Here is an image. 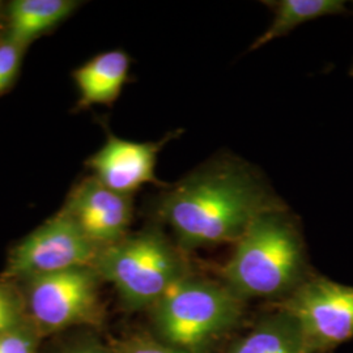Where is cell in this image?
<instances>
[{
    "label": "cell",
    "mask_w": 353,
    "mask_h": 353,
    "mask_svg": "<svg viewBox=\"0 0 353 353\" xmlns=\"http://www.w3.org/2000/svg\"><path fill=\"white\" fill-rule=\"evenodd\" d=\"M284 203L252 166L217 160L199 166L156 202V214L183 249L236 243L265 210Z\"/></svg>",
    "instance_id": "obj_1"
},
{
    "label": "cell",
    "mask_w": 353,
    "mask_h": 353,
    "mask_svg": "<svg viewBox=\"0 0 353 353\" xmlns=\"http://www.w3.org/2000/svg\"><path fill=\"white\" fill-rule=\"evenodd\" d=\"M305 243L285 204L258 214L240 240L221 278L242 300L290 294L306 275Z\"/></svg>",
    "instance_id": "obj_2"
},
{
    "label": "cell",
    "mask_w": 353,
    "mask_h": 353,
    "mask_svg": "<svg viewBox=\"0 0 353 353\" xmlns=\"http://www.w3.org/2000/svg\"><path fill=\"white\" fill-rule=\"evenodd\" d=\"M153 307L156 325L168 344L195 353L237 322L242 299L225 284L186 274L169 287Z\"/></svg>",
    "instance_id": "obj_3"
},
{
    "label": "cell",
    "mask_w": 353,
    "mask_h": 353,
    "mask_svg": "<svg viewBox=\"0 0 353 353\" xmlns=\"http://www.w3.org/2000/svg\"><path fill=\"white\" fill-rule=\"evenodd\" d=\"M94 270L132 309L153 306L173 283L188 274L179 252L156 229L102 248Z\"/></svg>",
    "instance_id": "obj_4"
},
{
    "label": "cell",
    "mask_w": 353,
    "mask_h": 353,
    "mask_svg": "<svg viewBox=\"0 0 353 353\" xmlns=\"http://www.w3.org/2000/svg\"><path fill=\"white\" fill-rule=\"evenodd\" d=\"M316 353L335 350L353 338V287L312 276L281 303Z\"/></svg>",
    "instance_id": "obj_5"
},
{
    "label": "cell",
    "mask_w": 353,
    "mask_h": 353,
    "mask_svg": "<svg viewBox=\"0 0 353 353\" xmlns=\"http://www.w3.org/2000/svg\"><path fill=\"white\" fill-rule=\"evenodd\" d=\"M100 249L63 212L32 232L11 252L7 279H30L93 267Z\"/></svg>",
    "instance_id": "obj_6"
},
{
    "label": "cell",
    "mask_w": 353,
    "mask_h": 353,
    "mask_svg": "<svg viewBox=\"0 0 353 353\" xmlns=\"http://www.w3.org/2000/svg\"><path fill=\"white\" fill-rule=\"evenodd\" d=\"M97 278L93 267H84L26 280V303L33 319L49 331L94 319Z\"/></svg>",
    "instance_id": "obj_7"
},
{
    "label": "cell",
    "mask_w": 353,
    "mask_h": 353,
    "mask_svg": "<svg viewBox=\"0 0 353 353\" xmlns=\"http://www.w3.org/2000/svg\"><path fill=\"white\" fill-rule=\"evenodd\" d=\"M181 130L169 132L157 141H132L108 132V139L88 160L89 168L106 188L132 195L143 185L152 183L168 188L156 176L159 153L165 145L181 135Z\"/></svg>",
    "instance_id": "obj_8"
},
{
    "label": "cell",
    "mask_w": 353,
    "mask_h": 353,
    "mask_svg": "<svg viewBox=\"0 0 353 353\" xmlns=\"http://www.w3.org/2000/svg\"><path fill=\"white\" fill-rule=\"evenodd\" d=\"M99 249L126 237L134 216L132 195L106 188L89 176L76 186L62 210Z\"/></svg>",
    "instance_id": "obj_9"
},
{
    "label": "cell",
    "mask_w": 353,
    "mask_h": 353,
    "mask_svg": "<svg viewBox=\"0 0 353 353\" xmlns=\"http://www.w3.org/2000/svg\"><path fill=\"white\" fill-rule=\"evenodd\" d=\"M131 59L126 51L102 52L74 72L79 89V105H112L118 100L128 80Z\"/></svg>",
    "instance_id": "obj_10"
},
{
    "label": "cell",
    "mask_w": 353,
    "mask_h": 353,
    "mask_svg": "<svg viewBox=\"0 0 353 353\" xmlns=\"http://www.w3.org/2000/svg\"><path fill=\"white\" fill-rule=\"evenodd\" d=\"M79 4L74 0H14L8 7L7 37L26 48L65 20Z\"/></svg>",
    "instance_id": "obj_11"
},
{
    "label": "cell",
    "mask_w": 353,
    "mask_h": 353,
    "mask_svg": "<svg viewBox=\"0 0 353 353\" xmlns=\"http://www.w3.org/2000/svg\"><path fill=\"white\" fill-rule=\"evenodd\" d=\"M228 353H316L299 323L285 312L265 318Z\"/></svg>",
    "instance_id": "obj_12"
},
{
    "label": "cell",
    "mask_w": 353,
    "mask_h": 353,
    "mask_svg": "<svg viewBox=\"0 0 353 353\" xmlns=\"http://www.w3.org/2000/svg\"><path fill=\"white\" fill-rule=\"evenodd\" d=\"M265 3L272 8L274 20L265 33L256 38L250 50L261 49L271 41L287 36L303 23L325 16L350 13L343 0H279Z\"/></svg>",
    "instance_id": "obj_13"
},
{
    "label": "cell",
    "mask_w": 353,
    "mask_h": 353,
    "mask_svg": "<svg viewBox=\"0 0 353 353\" xmlns=\"http://www.w3.org/2000/svg\"><path fill=\"white\" fill-rule=\"evenodd\" d=\"M26 46L6 37L0 41V93L10 88L19 74Z\"/></svg>",
    "instance_id": "obj_14"
},
{
    "label": "cell",
    "mask_w": 353,
    "mask_h": 353,
    "mask_svg": "<svg viewBox=\"0 0 353 353\" xmlns=\"http://www.w3.org/2000/svg\"><path fill=\"white\" fill-rule=\"evenodd\" d=\"M117 353H188L174 348L169 344L153 341L148 336H131L121 341L117 347Z\"/></svg>",
    "instance_id": "obj_15"
},
{
    "label": "cell",
    "mask_w": 353,
    "mask_h": 353,
    "mask_svg": "<svg viewBox=\"0 0 353 353\" xmlns=\"http://www.w3.org/2000/svg\"><path fill=\"white\" fill-rule=\"evenodd\" d=\"M19 319V303L12 290L6 285H0V335L17 327Z\"/></svg>",
    "instance_id": "obj_16"
},
{
    "label": "cell",
    "mask_w": 353,
    "mask_h": 353,
    "mask_svg": "<svg viewBox=\"0 0 353 353\" xmlns=\"http://www.w3.org/2000/svg\"><path fill=\"white\" fill-rule=\"evenodd\" d=\"M0 353H34V341L26 332L14 328L0 335Z\"/></svg>",
    "instance_id": "obj_17"
},
{
    "label": "cell",
    "mask_w": 353,
    "mask_h": 353,
    "mask_svg": "<svg viewBox=\"0 0 353 353\" xmlns=\"http://www.w3.org/2000/svg\"><path fill=\"white\" fill-rule=\"evenodd\" d=\"M72 353H106L103 352L102 350H99V348H83V350H79V351H75V352Z\"/></svg>",
    "instance_id": "obj_18"
},
{
    "label": "cell",
    "mask_w": 353,
    "mask_h": 353,
    "mask_svg": "<svg viewBox=\"0 0 353 353\" xmlns=\"http://www.w3.org/2000/svg\"><path fill=\"white\" fill-rule=\"evenodd\" d=\"M350 76H352L353 77V63L352 65H351V68H350Z\"/></svg>",
    "instance_id": "obj_19"
},
{
    "label": "cell",
    "mask_w": 353,
    "mask_h": 353,
    "mask_svg": "<svg viewBox=\"0 0 353 353\" xmlns=\"http://www.w3.org/2000/svg\"><path fill=\"white\" fill-rule=\"evenodd\" d=\"M0 10H1V3H0Z\"/></svg>",
    "instance_id": "obj_20"
}]
</instances>
